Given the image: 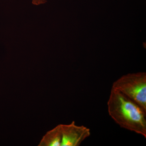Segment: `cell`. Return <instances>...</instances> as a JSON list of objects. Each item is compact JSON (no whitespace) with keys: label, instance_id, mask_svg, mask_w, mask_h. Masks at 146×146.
Returning <instances> with one entry per match:
<instances>
[{"label":"cell","instance_id":"cell-5","mask_svg":"<svg viewBox=\"0 0 146 146\" xmlns=\"http://www.w3.org/2000/svg\"><path fill=\"white\" fill-rule=\"evenodd\" d=\"M46 2V0H32L33 4L35 5L44 4Z\"/></svg>","mask_w":146,"mask_h":146},{"label":"cell","instance_id":"cell-1","mask_svg":"<svg viewBox=\"0 0 146 146\" xmlns=\"http://www.w3.org/2000/svg\"><path fill=\"white\" fill-rule=\"evenodd\" d=\"M107 106L108 114L118 125L146 138V112L136 103L112 89Z\"/></svg>","mask_w":146,"mask_h":146},{"label":"cell","instance_id":"cell-2","mask_svg":"<svg viewBox=\"0 0 146 146\" xmlns=\"http://www.w3.org/2000/svg\"><path fill=\"white\" fill-rule=\"evenodd\" d=\"M112 89L119 91L136 103L146 112L145 73L130 74L123 76L113 82Z\"/></svg>","mask_w":146,"mask_h":146},{"label":"cell","instance_id":"cell-3","mask_svg":"<svg viewBox=\"0 0 146 146\" xmlns=\"http://www.w3.org/2000/svg\"><path fill=\"white\" fill-rule=\"evenodd\" d=\"M61 127V146H79L91 135L89 128L79 126L73 121L69 124H60Z\"/></svg>","mask_w":146,"mask_h":146},{"label":"cell","instance_id":"cell-4","mask_svg":"<svg viewBox=\"0 0 146 146\" xmlns=\"http://www.w3.org/2000/svg\"><path fill=\"white\" fill-rule=\"evenodd\" d=\"M61 136L60 125L49 131L42 137L39 146H61Z\"/></svg>","mask_w":146,"mask_h":146}]
</instances>
